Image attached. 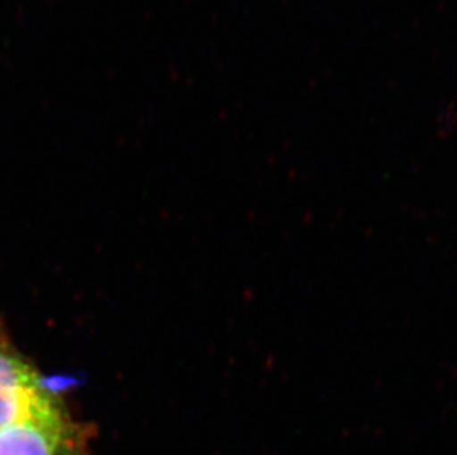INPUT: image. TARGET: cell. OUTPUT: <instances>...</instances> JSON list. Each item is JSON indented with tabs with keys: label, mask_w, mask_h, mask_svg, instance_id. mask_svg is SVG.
Wrapping results in <instances>:
<instances>
[{
	"label": "cell",
	"mask_w": 457,
	"mask_h": 455,
	"mask_svg": "<svg viewBox=\"0 0 457 455\" xmlns=\"http://www.w3.org/2000/svg\"><path fill=\"white\" fill-rule=\"evenodd\" d=\"M0 455H87L79 430L52 404L0 429Z\"/></svg>",
	"instance_id": "obj_1"
},
{
	"label": "cell",
	"mask_w": 457,
	"mask_h": 455,
	"mask_svg": "<svg viewBox=\"0 0 457 455\" xmlns=\"http://www.w3.org/2000/svg\"><path fill=\"white\" fill-rule=\"evenodd\" d=\"M55 401L40 386L33 369L0 335V429L27 420Z\"/></svg>",
	"instance_id": "obj_2"
}]
</instances>
